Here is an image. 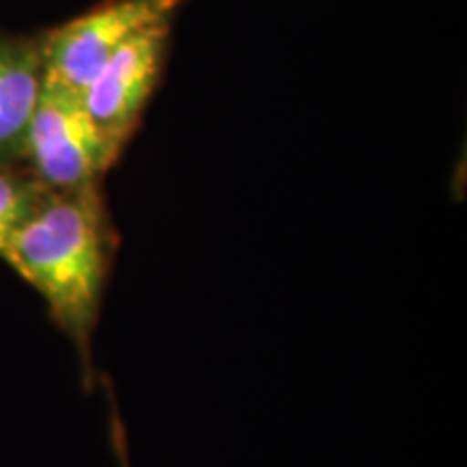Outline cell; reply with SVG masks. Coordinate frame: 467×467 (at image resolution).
<instances>
[{
	"label": "cell",
	"instance_id": "7",
	"mask_svg": "<svg viewBox=\"0 0 467 467\" xmlns=\"http://www.w3.org/2000/svg\"><path fill=\"white\" fill-rule=\"evenodd\" d=\"M104 389H107V399H109V437H110V451H113L117 465L119 467H132V459H130V448H128V435H126V426L124 420L119 416V407H117L115 400V392H113V383L109 379H102Z\"/></svg>",
	"mask_w": 467,
	"mask_h": 467
},
{
	"label": "cell",
	"instance_id": "2",
	"mask_svg": "<svg viewBox=\"0 0 467 467\" xmlns=\"http://www.w3.org/2000/svg\"><path fill=\"white\" fill-rule=\"evenodd\" d=\"M119 156L87 113L83 96L44 83L22 167L48 191L102 184Z\"/></svg>",
	"mask_w": 467,
	"mask_h": 467
},
{
	"label": "cell",
	"instance_id": "5",
	"mask_svg": "<svg viewBox=\"0 0 467 467\" xmlns=\"http://www.w3.org/2000/svg\"><path fill=\"white\" fill-rule=\"evenodd\" d=\"M44 83L39 35L0 33V167H22Z\"/></svg>",
	"mask_w": 467,
	"mask_h": 467
},
{
	"label": "cell",
	"instance_id": "4",
	"mask_svg": "<svg viewBox=\"0 0 467 467\" xmlns=\"http://www.w3.org/2000/svg\"><path fill=\"white\" fill-rule=\"evenodd\" d=\"M171 26L173 22H165L134 35L80 93L93 124L100 128L119 159L161 85L171 44Z\"/></svg>",
	"mask_w": 467,
	"mask_h": 467
},
{
	"label": "cell",
	"instance_id": "3",
	"mask_svg": "<svg viewBox=\"0 0 467 467\" xmlns=\"http://www.w3.org/2000/svg\"><path fill=\"white\" fill-rule=\"evenodd\" d=\"M186 0H102L39 33L46 83L83 93L104 63L134 35L173 22Z\"/></svg>",
	"mask_w": 467,
	"mask_h": 467
},
{
	"label": "cell",
	"instance_id": "1",
	"mask_svg": "<svg viewBox=\"0 0 467 467\" xmlns=\"http://www.w3.org/2000/svg\"><path fill=\"white\" fill-rule=\"evenodd\" d=\"M119 234L102 184L44 189L3 254L11 271L42 296L52 325L72 342L83 383L98 381L93 337L113 275Z\"/></svg>",
	"mask_w": 467,
	"mask_h": 467
},
{
	"label": "cell",
	"instance_id": "6",
	"mask_svg": "<svg viewBox=\"0 0 467 467\" xmlns=\"http://www.w3.org/2000/svg\"><path fill=\"white\" fill-rule=\"evenodd\" d=\"M44 186L25 167H0V258Z\"/></svg>",
	"mask_w": 467,
	"mask_h": 467
}]
</instances>
